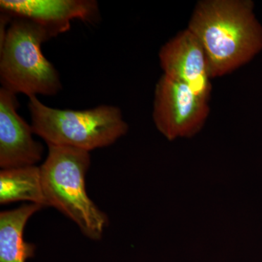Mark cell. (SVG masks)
Returning <instances> with one entry per match:
<instances>
[{"label":"cell","instance_id":"5b68a950","mask_svg":"<svg viewBox=\"0 0 262 262\" xmlns=\"http://www.w3.org/2000/svg\"><path fill=\"white\" fill-rule=\"evenodd\" d=\"M209 101L185 84L162 75L155 89V127L169 141L195 136L209 115Z\"/></svg>","mask_w":262,"mask_h":262},{"label":"cell","instance_id":"ba28073f","mask_svg":"<svg viewBox=\"0 0 262 262\" xmlns=\"http://www.w3.org/2000/svg\"><path fill=\"white\" fill-rule=\"evenodd\" d=\"M16 94L0 89V167L35 165L42 158L43 146L34 140L32 125L18 113Z\"/></svg>","mask_w":262,"mask_h":262},{"label":"cell","instance_id":"52a82bcc","mask_svg":"<svg viewBox=\"0 0 262 262\" xmlns=\"http://www.w3.org/2000/svg\"><path fill=\"white\" fill-rule=\"evenodd\" d=\"M0 9L12 18L29 19L40 24L55 37L68 32L72 20L96 23L100 15L94 0H1Z\"/></svg>","mask_w":262,"mask_h":262},{"label":"cell","instance_id":"3957f363","mask_svg":"<svg viewBox=\"0 0 262 262\" xmlns=\"http://www.w3.org/2000/svg\"><path fill=\"white\" fill-rule=\"evenodd\" d=\"M54 35L40 24L13 18L0 42V81L5 89L29 98L53 96L62 89L58 71L42 52Z\"/></svg>","mask_w":262,"mask_h":262},{"label":"cell","instance_id":"30bf717a","mask_svg":"<svg viewBox=\"0 0 262 262\" xmlns=\"http://www.w3.org/2000/svg\"><path fill=\"white\" fill-rule=\"evenodd\" d=\"M29 201L48 207L43 191L40 167L3 169L0 172V203Z\"/></svg>","mask_w":262,"mask_h":262},{"label":"cell","instance_id":"277c9868","mask_svg":"<svg viewBox=\"0 0 262 262\" xmlns=\"http://www.w3.org/2000/svg\"><path fill=\"white\" fill-rule=\"evenodd\" d=\"M28 107L33 132L48 145L70 146L90 152L115 144L128 130L121 110L111 105L84 110H59L32 96Z\"/></svg>","mask_w":262,"mask_h":262},{"label":"cell","instance_id":"9c48e42d","mask_svg":"<svg viewBox=\"0 0 262 262\" xmlns=\"http://www.w3.org/2000/svg\"><path fill=\"white\" fill-rule=\"evenodd\" d=\"M30 203L0 213V262H26L34 255V245L26 242L24 230L32 215L42 208Z\"/></svg>","mask_w":262,"mask_h":262},{"label":"cell","instance_id":"7a4b0ae2","mask_svg":"<svg viewBox=\"0 0 262 262\" xmlns=\"http://www.w3.org/2000/svg\"><path fill=\"white\" fill-rule=\"evenodd\" d=\"M48 146L47 158L40 166L48 206L54 207L75 222L86 237L101 239L108 218L91 201L86 189L89 151L70 146Z\"/></svg>","mask_w":262,"mask_h":262},{"label":"cell","instance_id":"6da1fadb","mask_svg":"<svg viewBox=\"0 0 262 262\" xmlns=\"http://www.w3.org/2000/svg\"><path fill=\"white\" fill-rule=\"evenodd\" d=\"M251 0H203L187 29L200 41L212 79L232 73L262 51V27Z\"/></svg>","mask_w":262,"mask_h":262},{"label":"cell","instance_id":"8992f818","mask_svg":"<svg viewBox=\"0 0 262 262\" xmlns=\"http://www.w3.org/2000/svg\"><path fill=\"white\" fill-rule=\"evenodd\" d=\"M163 75L185 84L201 97L209 101L211 77L203 46L187 28L165 43L159 52Z\"/></svg>","mask_w":262,"mask_h":262}]
</instances>
